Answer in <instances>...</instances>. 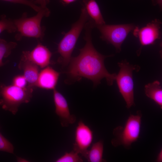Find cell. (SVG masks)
<instances>
[{"instance_id": "obj_1", "label": "cell", "mask_w": 162, "mask_h": 162, "mask_svg": "<svg viewBox=\"0 0 162 162\" xmlns=\"http://www.w3.org/2000/svg\"><path fill=\"white\" fill-rule=\"evenodd\" d=\"M93 28L92 21L89 20L84 27V38L86 44L83 48L79 50L80 54L77 56L71 57L66 73L73 81H78L84 77L92 81L95 86L100 84L101 80L105 78L108 85L111 86L116 80V74H111L108 71L104 61L106 58L113 55H103L95 49L91 36Z\"/></svg>"}, {"instance_id": "obj_2", "label": "cell", "mask_w": 162, "mask_h": 162, "mask_svg": "<svg viewBox=\"0 0 162 162\" xmlns=\"http://www.w3.org/2000/svg\"><path fill=\"white\" fill-rule=\"evenodd\" d=\"M36 15L27 17L24 12L20 18L13 20L16 28L17 33L15 36L16 40H21L23 37L33 38L42 40L44 35L45 28L41 26V22L44 17H48L50 12L47 7L43 8Z\"/></svg>"}, {"instance_id": "obj_3", "label": "cell", "mask_w": 162, "mask_h": 162, "mask_svg": "<svg viewBox=\"0 0 162 162\" xmlns=\"http://www.w3.org/2000/svg\"><path fill=\"white\" fill-rule=\"evenodd\" d=\"M89 19V17L83 7L79 20L72 25L68 32L64 33V36L58 44L57 48V52L60 56L58 61L62 66L68 64L80 34Z\"/></svg>"}, {"instance_id": "obj_4", "label": "cell", "mask_w": 162, "mask_h": 162, "mask_svg": "<svg viewBox=\"0 0 162 162\" xmlns=\"http://www.w3.org/2000/svg\"><path fill=\"white\" fill-rule=\"evenodd\" d=\"M34 88L27 86L21 88L2 83L0 87V106L3 110L15 115L22 104L30 101Z\"/></svg>"}, {"instance_id": "obj_5", "label": "cell", "mask_w": 162, "mask_h": 162, "mask_svg": "<svg viewBox=\"0 0 162 162\" xmlns=\"http://www.w3.org/2000/svg\"><path fill=\"white\" fill-rule=\"evenodd\" d=\"M142 114L138 111L136 115L130 114L124 126H119L113 130L114 138L111 141L114 147L122 146L129 148L131 144L140 137Z\"/></svg>"}, {"instance_id": "obj_6", "label": "cell", "mask_w": 162, "mask_h": 162, "mask_svg": "<svg viewBox=\"0 0 162 162\" xmlns=\"http://www.w3.org/2000/svg\"><path fill=\"white\" fill-rule=\"evenodd\" d=\"M118 65L120 70L116 80L119 92L126 103V107L129 109L135 105L132 73L136 66L130 64L126 60L118 62Z\"/></svg>"}, {"instance_id": "obj_7", "label": "cell", "mask_w": 162, "mask_h": 162, "mask_svg": "<svg viewBox=\"0 0 162 162\" xmlns=\"http://www.w3.org/2000/svg\"><path fill=\"white\" fill-rule=\"evenodd\" d=\"M94 28H97L101 33L100 38L107 43L112 45L117 52L121 50L122 45L129 33L133 30V24L109 25L105 24L96 25L92 21Z\"/></svg>"}, {"instance_id": "obj_8", "label": "cell", "mask_w": 162, "mask_h": 162, "mask_svg": "<svg viewBox=\"0 0 162 162\" xmlns=\"http://www.w3.org/2000/svg\"><path fill=\"white\" fill-rule=\"evenodd\" d=\"M93 137V132L91 128L82 120H80L75 130L73 150L85 158Z\"/></svg>"}, {"instance_id": "obj_9", "label": "cell", "mask_w": 162, "mask_h": 162, "mask_svg": "<svg viewBox=\"0 0 162 162\" xmlns=\"http://www.w3.org/2000/svg\"><path fill=\"white\" fill-rule=\"evenodd\" d=\"M161 24L160 20L155 19L142 28L135 26L133 34L138 38L142 46L153 44L161 38Z\"/></svg>"}, {"instance_id": "obj_10", "label": "cell", "mask_w": 162, "mask_h": 162, "mask_svg": "<svg viewBox=\"0 0 162 162\" xmlns=\"http://www.w3.org/2000/svg\"><path fill=\"white\" fill-rule=\"evenodd\" d=\"M53 98L55 112L59 118L62 126L66 127L74 123L76 120V117L70 114L68 102L64 97L55 88L53 90Z\"/></svg>"}, {"instance_id": "obj_11", "label": "cell", "mask_w": 162, "mask_h": 162, "mask_svg": "<svg viewBox=\"0 0 162 162\" xmlns=\"http://www.w3.org/2000/svg\"><path fill=\"white\" fill-rule=\"evenodd\" d=\"M52 55V53L46 46L39 43L32 51H23L21 56L43 68L51 63Z\"/></svg>"}, {"instance_id": "obj_12", "label": "cell", "mask_w": 162, "mask_h": 162, "mask_svg": "<svg viewBox=\"0 0 162 162\" xmlns=\"http://www.w3.org/2000/svg\"><path fill=\"white\" fill-rule=\"evenodd\" d=\"M60 73L47 66L39 72L36 87L47 90L55 89Z\"/></svg>"}, {"instance_id": "obj_13", "label": "cell", "mask_w": 162, "mask_h": 162, "mask_svg": "<svg viewBox=\"0 0 162 162\" xmlns=\"http://www.w3.org/2000/svg\"><path fill=\"white\" fill-rule=\"evenodd\" d=\"M21 57L18 68L23 71L27 86L34 88L36 87L39 74V66L23 57Z\"/></svg>"}, {"instance_id": "obj_14", "label": "cell", "mask_w": 162, "mask_h": 162, "mask_svg": "<svg viewBox=\"0 0 162 162\" xmlns=\"http://www.w3.org/2000/svg\"><path fill=\"white\" fill-rule=\"evenodd\" d=\"M85 8L90 19L95 24L102 25L105 22L101 13L99 7L95 0H82Z\"/></svg>"}, {"instance_id": "obj_15", "label": "cell", "mask_w": 162, "mask_h": 162, "mask_svg": "<svg viewBox=\"0 0 162 162\" xmlns=\"http://www.w3.org/2000/svg\"><path fill=\"white\" fill-rule=\"evenodd\" d=\"M146 95L154 100L162 109V88L160 82L157 80L146 85L144 88Z\"/></svg>"}, {"instance_id": "obj_16", "label": "cell", "mask_w": 162, "mask_h": 162, "mask_svg": "<svg viewBox=\"0 0 162 162\" xmlns=\"http://www.w3.org/2000/svg\"><path fill=\"white\" fill-rule=\"evenodd\" d=\"M103 142L100 140L93 143L88 150L85 158L89 162L106 161L103 158L104 149Z\"/></svg>"}, {"instance_id": "obj_17", "label": "cell", "mask_w": 162, "mask_h": 162, "mask_svg": "<svg viewBox=\"0 0 162 162\" xmlns=\"http://www.w3.org/2000/svg\"><path fill=\"white\" fill-rule=\"evenodd\" d=\"M17 45L16 43L14 42H8L5 40L0 38V67L5 64L3 62V58L8 57L13 49Z\"/></svg>"}, {"instance_id": "obj_18", "label": "cell", "mask_w": 162, "mask_h": 162, "mask_svg": "<svg viewBox=\"0 0 162 162\" xmlns=\"http://www.w3.org/2000/svg\"><path fill=\"white\" fill-rule=\"evenodd\" d=\"M4 31L9 33H14L16 31V28L13 20L7 18L3 14L1 16L0 20V34Z\"/></svg>"}, {"instance_id": "obj_19", "label": "cell", "mask_w": 162, "mask_h": 162, "mask_svg": "<svg viewBox=\"0 0 162 162\" xmlns=\"http://www.w3.org/2000/svg\"><path fill=\"white\" fill-rule=\"evenodd\" d=\"M56 162H82L83 160L79 155V154L73 150L69 152H66L57 159Z\"/></svg>"}, {"instance_id": "obj_20", "label": "cell", "mask_w": 162, "mask_h": 162, "mask_svg": "<svg viewBox=\"0 0 162 162\" xmlns=\"http://www.w3.org/2000/svg\"><path fill=\"white\" fill-rule=\"evenodd\" d=\"M14 150L13 144L2 134L0 130V151L14 154Z\"/></svg>"}, {"instance_id": "obj_21", "label": "cell", "mask_w": 162, "mask_h": 162, "mask_svg": "<svg viewBox=\"0 0 162 162\" xmlns=\"http://www.w3.org/2000/svg\"><path fill=\"white\" fill-rule=\"evenodd\" d=\"M10 2L23 4L28 6L35 11L38 12L43 8L40 6H38L32 0H1Z\"/></svg>"}, {"instance_id": "obj_22", "label": "cell", "mask_w": 162, "mask_h": 162, "mask_svg": "<svg viewBox=\"0 0 162 162\" xmlns=\"http://www.w3.org/2000/svg\"><path fill=\"white\" fill-rule=\"evenodd\" d=\"M27 84V81L23 75L16 76L12 81V85L21 88L26 87Z\"/></svg>"}, {"instance_id": "obj_23", "label": "cell", "mask_w": 162, "mask_h": 162, "mask_svg": "<svg viewBox=\"0 0 162 162\" xmlns=\"http://www.w3.org/2000/svg\"><path fill=\"white\" fill-rule=\"evenodd\" d=\"M35 4H38L40 5V6L43 8L46 7L47 5L50 2V0H32Z\"/></svg>"}, {"instance_id": "obj_24", "label": "cell", "mask_w": 162, "mask_h": 162, "mask_svg": "<svg viewBox=\"0 0 162 162\" xmlns=\"http://www.w3.org/2000/svg\"><path fill=\"white\" fill-rule=\"evenodd\" d=\"M152 4L154 5L158 4L160 8H162V0H152Z\"/></svg>"}, {"instance_id": "obj_25", "label": "cell", "mask_w": 162, "mask_h": 162, "mask_svg": "<svg viewBox=\"0 0 162 162\" xmlns=\"http://www.w3.org/2000/svg\"><path fill=\"white\" fill-rule=\"evenodd\" d=\"M156 162H162V149L160 150V152L158 153L156 160Z\"/></svg>"}, {"instance_id": "obj_26", "label": "cell", "mask_w": 162, "mask_h": 162, "mask_svg": "<svg viewBox=\"0 0 162 162\" xmlns=\"http://www.w3.org/2000/svg\"><path fill=\"white\" fill-rule=\"evenodd\" d=\"M76 0H61V2L64 5H66L76 1Z\"/></svg>"}, {"instance_id": "obj_27", "label": "cell", "mask_w": 162, "mask_h": 162, "mask_svg": "<svg viewBox=\"0 0 162 162\" xmlns=\"http://www.w3.org/2000/svg\"><path fill=\"white\" fill-rule=\"evenodd\" d=\"M16 160L18 162H28V160L24 158H22L21 157H17L16 158Z\"/></svg>"}, {"instance_id": "obj_28", "label": "cell", "mask_w": 162, "mask_h": 162, "mask_svg": "<svg viewBox=\"0 0 162 162\" xmlns=\"http://www.w3.org/2000/svg\"><path fill=\"white\" fill-rule=\"evenodd\" d=\"M2 83H0V87L1 86V85H2Z\"/></svg>"}]
</instances>
